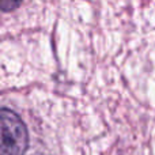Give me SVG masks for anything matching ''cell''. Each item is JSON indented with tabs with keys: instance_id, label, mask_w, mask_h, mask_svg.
Returning <instances> with one entry per match:
<instances>
[{
	"instance_id": "6da1fadb",
	"label": "cell",
	"mask_w": 155,
	"mask_h": 155,
	"mask_svg": "<svg viewBox=\"0 0 155 155\" xmlns=\"http://www.w3.org/2000/svg\"><path fill=\"white\" fill-rule=\"evenodd\" d=\"M2 151L0 155H25L29 147V134L15 112L3 107L0 113Z\"/></svg>"
},
{
	"instance_id": "7a4b0ae2",
	"label": "cell",
	"mask_w": 155,
	"mask_h": 155,
	"mask_svg": "<svg viewBox=\"0 0 155 155\" xmlns=\"http://www.w3.org/2000/svg\"><path fill=\"white\" fill-rule=\"evenodd\" d=\"M22 4V0H2L0 2V7H2L3 12H10L14 11Z\"/></svg>"
}]
</instances>
